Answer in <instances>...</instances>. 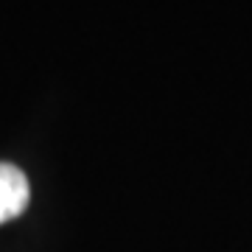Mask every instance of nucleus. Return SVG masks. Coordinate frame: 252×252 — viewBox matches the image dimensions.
Masks as SVG:
<instances>
[{"label":"nucleus","instance_id":"f257e3e1","mask_svg":"<svg viewBox=\"0 0 252 252\" xmlns=\"http://www.w3.org/2000/svg\"><path fill=\"white\" fill-rule=\"evenodd\" d=\"M28 180L17 165L0 162V224L17 219L28 205Z\"/></svg>","mask_w":252,"mask_h":252}]
</instances>
